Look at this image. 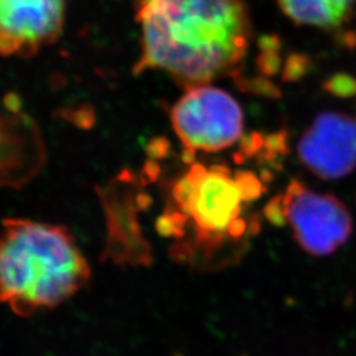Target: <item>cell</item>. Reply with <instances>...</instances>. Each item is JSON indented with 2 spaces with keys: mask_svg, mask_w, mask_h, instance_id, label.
<instances>
[{
  "mask_svg": "<svg viewBox=\"0 0 356 356\" xmlns=\"http://www.w3.org/2000/svg\"><path fill=\"white\" fill-rule=\"evenodd\" d=\"M132 182V175L123 172L98 191L107 223L103 257L116 266H151L152 252L138 220L144 194H128Z\"/></svg>",
  "mask_w": 356,
  "mask_h": 356,
  "instance_id": "obj_7",
  "label": "cell"
},
{
  "mask_svg": "<svg viewBox=\"0 0 356 356\" xmlns=\"http://www.w3.org/2000/svg\"><path fill=\"white\" fill-rule=\"evenodd\" d=\"M141 53L134 73L160 70L185 89L242 64L252 38L244 0H138Z\"/></svg>",
  "mask_w": 356,
  "mask_h": 356,
  "instance_id": "obj_2",
  "label": "cell"
},
{
  "mask_svg": "<svg viewBox=\"0 0 356 356\" xmlns=\"http://www.w3.org/2000/svg\"><path fill=\"white\" fill-rule=\"evenodd\" d=\"M170 123L186 157L198 152L225 151L242 138L241 104L225 90L210 85L193 86L170 110Z\"/></svg>",
  "mask_w": 356,
  "mask_h": 356,
  "instance_id": "obj_5",
  "label": "cell"
},
{
  "mask_svg": "<svg viewBox=\"0 0 356 356\" xmlns=\"http://www.w3.org/2000/svg\"><path fill=\"white\" fill-rule=\"evenodd\" d=\"M267 186L254 170L193 163L169 185L157 232L181 266L216 272L241 263L261 227Z\"/></svg>",
  "mask_w": 356,
  "mask_h": 356,
  "instance_id": "obj_1",
  "label": "cell"
},
{
  "mask_svg": "<svg viewBox=\"0 0 356 356\" xmlns=\"http://www.w3.org/2000/svg\"><path fill=\"white\" fill-rule=\"evenodd\" d=\"M263 214L273 225H288L294 241L312 256L337 252L353 234V218L342 201L297 179L268 202Z\"/></svg>",
  "mask_w": 356,
  "mask_h": 356,
  "instance_id": "obj_4",
  "label": "cell"
},
{
  "mask_svg": "<svg viewBox=\"0 0 356 356\" xmlns=\"http://www.w3.org/2000/svg\"><path fill=\"white\" fill-rule=\"evenodd\" d=\"M354 92H355V94H356V81H355V91H354Z\"/></svg>",
  "mask_w": 356,
  "mask_h": 356,
  "instance_id": "obj_10",
  "label": "cell"
},
{
  "mask_svg": "<svg viewBox=\"0 0 356 356\" xmlns=\"http://www.w3.org/2000/svg\"><path fill=\"white\" fill-rule=\"evenodd\" d=\"M66 0H0V56L31 58L63 33Z\"/></svg>",
  "mask_w": 356,
  "mask_h": 356,
  "instance_id": "obj_6",
  "label": "cell"
},
{
  "mask_svg": "<svg viewBox=\"0 0 356 356\" xmlns=\"http://www.w3.org/2000/svg\"><path fill=\"white\" fill-rule=\"evenodd\" d=\"M282 13L297 26L335 31L350 23L356 0H276Z\"/></svg>",
  "mask_w": 356,
  "mask_h": 356,
  "instance_id": "obj_9",
  "label": "cell"
},
{
  "mask_svg": "<svg viewBox=\"0 0 356 356\" xmlns=\"http://www.w3.org/2000/svg\"><path fill=\"white\" fill-rule=\"evenodd\" d=\"M89 263L66 227L8 218L0 227V304L20 317L61 305L90 280Z\"/></svg>",
  "mask_w": 356,
  "mask_h": 356,
  "instance_id": "obj_3",
  "label": "cell"
},
{
  "mask_svg": "<svg viewBox=\"0 0 356 356\" xmlns=\"http://www.w3.org/2000/svg\"><path fill=\"white\" fill-rule=\"evenodd\" d=\"M300 161L323 179L346 177L356 169V118L319 114L297 144Z\"/></svg>",
  "mask_w": 356,
  "mask_h": 356,
  "instance_id": "obj_8",
  "label": "cell"
}]
</instances>
